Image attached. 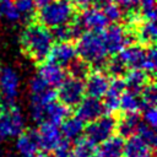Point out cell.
<instances>
[{"label":"cell","mask_w":157,"mask_h":157,"mask_svg":"<svg viewBox=\"0 0 157 157\" xmlns=\"http://www.w3.org/2000/svg\"><path fill=\"white\" fill-rule=\"evenodd\" d=\"M157 66V54H156V49L155 45H147L146 48V59H145V64H144V71H146L147 74L153 75L155 70Z\"/></svg>","instance_id":"cell-32"},{"label":"cell","mask_w":157,"mask_h":157,"mask_svg":"<svg viewBox=\"0 0 157 157\" xmlns=\"http://www.w3.org/2000/svg\"><path fill=\"white\" fill-rule=\"evenodd\" d=\"M58 87L56 97L59 98V102L65 104L67 108L76 107L85 97V83L80 78L72 76L65 77Z\"/></svg>","instance_id":"cell-7"},{"label":"cell","mask_w":157,"mask_h":157,"mask_svg":"<svg viewBox=\"0 0 157 157\" xmlns=\"http://www.w3.org/2000/svg\"><path fill=\"white\" fill-rule=\"evenodd\" d=\"M117 128V119L112 115H102L93 121H90L85 128L83 132L86 139H88L94 145L102 144L109 136H112Z\"/></svg>","instance_id":"cell-8"},{"label":"cell","mask_w":157,"mask_h":157,"mask_svg":"<svg viewBox=\"0 0 157 157\" xmlns=\"http://www.w3.org/2000/svg\"><path fill=\"white\" fill-rule=\"evenodd\" d=\"M20 80L16 71L9 66L0 69V103L1 109L15 107V101L18 94Z\"/></svg>","instance_id":"cell-5"},{"label":"cell","mask_w":157,"mask_h":157,"mask_svg":"<svg viewBox=\"0 0 157 157\" xmlns=\"http://www.w3.org/2000/svg\"><path fill=\"white\" fill-rule=\"evenodd\" d=\"M0 109H1V103H0Z\"/></svg>","instance_id":"cell-41"},{"label":"cell","mask_w":157,"mask_h":157,"mask_svg":"<svg viewBox=\"0 0 157 157\" xmlns=\"http://www.w3.org/2000/svg\"><path fill=\"white\" fill-rule=\"evenodd\" d=\"M38 76L50 87H58L66 77L65 71L61 66H59L52 61H45V60L43 63H40V65H39Z\"/></svg>","instance_id":"cell-16"},{"label":"cell","mask_w":157,"mask_h":157,"mask_svg":"<svg viewBox=\"0 0 157 157\" xmlns=\"http://www.w3.org/2000/svg\"><path fill=\"white\" fill-rule=\"evenodd\" d=\"M125 157H152V148L148 147L136 134L128 137L124 145Z\"/></svg>","instance_id":"cell-19"},{"label":"cell","mask_w":157,"mask_h":157,"mask_svg":"<svg viewBox=\"0 0 157 157\" xmlns=\"http://www.w3.org/2000/svg\"><path fill=\"white\" fill-rule=\"evenodd\" d=\"M34 157H49V156H48V155H45V153H39V155L37 153Z\"/></svg>","instance_id":"cell-39"},{"label":"cell","mask_w":157,"mask_h":157,"mask_svg":"<svg viewBox=\"0 0 157 157\" xmlns=\"http://www.w3.org/2000/svg\"><path fill=\"white\" fill-rule=\"evenodd\" d=\"M124 137L120 135H112L101 144L99 153L103 157H123L124 156Z\"/></svg>","instance_id":"cell-20"},{"label":"cell","mask_w":157,"mask_h":157,"mask_svg":"<svg viewBox=\"0 0 157 157\" xmlns=\"http://www.w3.org/2000/svg\"><path fill=\"white\" fill-rule=\"evenodd\" d=\"M50 0H34V2H36V6H42V5H44V4H47V2H49Z\"/></svg>","instance_id":"cell-38"},{"label":"cell","mask_w":157,"mask_h":157,"mask_svg":"<svg viewBox=\"0 0 157 157\" xmlns=\"http://www.w3.org/2000/svg\"><path fill=\"white\" fill-rule=\"evenodd\" d=\"M144 123L148 124L152 128H156V125H157V112H156L155 107L144 108Z\"/></svg>","instance_id":"cell-36"},{"label":"cell","mask_w":157,"mask_h":157,"mask_svg":"<svg viewBox=\"0 0 157 157\" xmlns=\"http://www.w3.org/2000/svg\"><path fill=\"white\" fill-rule=\"evenodd\" d=\"M119 59L126 66V69H144L145 59H146V48L141 44H131L126 45L118 54Z\"/></svg>","instance_id":"cell-13"},{"label":"cell","mask_w":157,"mask_h":157,"mask_svg":"<svg viewBox=\"0 0 157 157\" xmlns=\"http://www.w3.org/2000/svg\"><path fill=\"white\" fill-rule=\"evenodd\" d=\"M74 18L75 6L69 0H50L42 5L38 12V21L47 28L66 25Z\"/></svg>","instance_id":"cell-3"},{"label":"cell","mask_w":157,"mask_h":157,"mask_svg":"<svg viewBox=\"0 0 157 157\" xmlns=\"http://www.w3.org/2000/svg\"><path fill=\"white\" fill-rule=\"evenodd\" d=\"M76 21L83 31L102 32L108 26V20L99 7H85L83 11L76 17Z\"/></svg>","instance_id":"cell-10"},{"label":"cell","mask_w":157,"mask_h":157,"mask_svg":"<svg viewBox=\"0 0 157 157\" xmlns=\"http://www.w3.org/2000/svg\"><path fill=\"white\" fill-rule=\"evenodd\" d=\"M152 78L150 77V75L141 70V69H131L129 72H125V90L134 92V93H139L142 91V88L151 81Z\"/></svg>","instance_id":"cell-18"},{"label":"cell","mask_w":157,"mask_h":157,"mask_svg":"<svg viewBox=\"0 0 157 157\" xmlns=\"http://www.w3.org/2000/svg\"><path fill=\"white\" fill-rule=\"evenodd\" d=\"M119 108H121L125 113H139L142 109L140 94L125 90L120 96Z\"/></svg>","instance_id":"cell-24"},{"label":"cell","mask_w":157,"mask_h":157,"mask_svg":"<svg viewBox=\"0 0 157 157\" xmlns=\"http://www.w3.org/2000/svg\"><path fill=\"white\" fill-rule=\"evenodd\" d=\"M38 146L43 151H53L63 140L60 129L58 125L49 121H42L36 130Z\"/></svg>","instance_id":"cell-9"},{"label":"cell","mask_w":157,"mask_h":157,"mask_svg":"<svg viewBox=\"0 0 157 157\" xmlns=\"http://www.w3.org/2000/svg\"><path fill=\"white\" fill-rule=\"evenodd\" d=\"M53 36L49 29L40 22L29 23L21 34L22 52L34 60L36 63H43L52 49Z\"/></svg>","instance_id":"cell-1"},{"label":"cell","mask_w":157,"mask_h":157,"mask_svg":"<svg viewBox=\"0 0 157 157\" xmlns=\"http://www.w3.org/2000/svg\"><path fill=\"white\" fill-rule=\"evenodd\" d=\"M69 115V108L61 102L53 101L44 107V121L59 125Z\"/></svg>","instance_id":"cell-22"},{"label":"cell","mask_w":157,"mask_h":157,"mask_svg":"<svg viewBox=\"0 0 157 157\" xmlns=\"http://www.w3.org/2000/svg\"><path fill=\"white\" fill-rule=\"evenodd\" d=\"M114 1L121 10L123 12H136L139 9V0H112Z\"/></svg>","instance_id":"cell-35"},{"label":"cell","mask_w":157,"mask_h":157,"mask_svg":"<svg viewBox=\"0 0 157 157\" xmlns=\"http://www.w3.org/2000/svg\"><path fill=\"white\" fill-rule=\"evenodd\" d=\"M0 15L10 22H16L21 18L12 0H0Z\"/></svg>","instance_id":"cell-28"},{"label":"cell","mask_w":157,"mask_h":157,"mask_svg":"<svg viewBox=\"0 0 157 157\" xmlns=\"http://www.w3.org/2000/svg\"><path fill=\"white\" fill-rule=\"evenodd\" d=\"M148 147L153 148L156 145V132H155V128L150 126L148 124L141 121L140 125L137 126V130L135 132Z\"/></svg>","instance_id":"cell-27"},{"label":"cell","mask_w":157,"mask_h":157,"mask_svg":"<svg viewBox=\"0 0 157 157\" xmlns=\"http://www.w3.org/2000/svg\"><path fill=\"white\" fill-rule=\"evenodd\" d=\"M105 109L99 98L86 97L76 105V117L83 123H90L104 114Z\"/></svg>","instance_id":"cell-11"},{"label":"cell","mask_w":157,"mask_h":157,"mask_svg":"<svg viewBox=\"0 0 157 157\" xmlns=\"http://www.w3.org/2000/svg\"><path fill=\"white\" fill-rule=\"evenodd\" d=\"M125 91V82L121 77H114L112 81H109L108 90L105 92L104 97V109L108 112H115L119 108V101L121 93Z\"/></svg>","instance_id":"cell-17"},{"label":"cell","mask_w":157,"mask_h":157,"mask_svg":"<svg viewBox=\"0 0 157 157\" xmlns=\"http://www.w3.org/2000/svg\"><path fill=\"white\" fill-rule=\"evenodd\" d=\"M26 129V119L16 107L4 109L0 113V141L17 137Z\"/></svg>","instance_id":"cell-4"},{"label":"cell","mask_w":157,"mask_h":157,"mask_svg":"<svg viewBox=\"0 0 157 157\" xmlns=\"http://www.w3.org/2000/svg\"><path fill=\"white\" fill-rule=\"evenodd\" d=\"M115 55H117V54H115ZM104 67H105L107 72H108L109 75H112L113 77H121L123 75H125V72H126V70H128L126 66L123 64V61L119 59L118 55L114 56V58L110 59V60H107Z\"/></svg>","instance_id":"cell-31"},{"label":"cell","mask_w":157,"mask_h":157,"mask_svg":"<svg viewBox=\"0 0 157 157\" xmlns=\"http://www.w3.org/2000/svg\"><path fill=\"white\" fill-rule=\"evenodd\" d=\"M140 98L142 102V109L147 107H155L157 101V92H156V85L153 80H151L140 92Z\"/></svg>","instance_id":"cell-26"},{"label":"cell","mask_w":157,"mask_h":157,"mask_svg":"<svg viewBox=\"0 0 157 157\" xmlns=\"http://www.w3.org/2000/svg\"><path fill=\"white\" fill-rule=\"evenodd\" d=\"M102 38H103L107 53L110 55L118 54L134 39L130 29L119 25L105 27L102 31Z\"/></svg>","instance_id":"cell-6"},{"label":"cell","mask_w":157,"mask_h":157,"mask_svg":"<svg viewBox=\"0 0 157 157\" xmlns=\"http://www.w3.org/2000/svg\"><path fill=\"white\" fill-rule=\"evenodd\" d=\"M83 130H85L83 121L80 120L77 117H71V118H66L61 123L60 132H61V136H64L65 140L70 142L80 139L83 134Z\"/></svg>","instance_id":"cell-23"},{"label":"cell","mask_w":157,"mask_h":157,"mask_svg":"<svg viewBox=\"0 0 157 157\" xmlns=\"http://www.w3.org/2000/svg\"><path fill=\"white\" fill-rule=\"evenodd\" d=\"M90 157H103L101 153H93L92 156H90Z\"/></svg>","instance_id":"cell-40"},{"label":"cell","mask_w":157,"mask_h":157,"mask_svg":"<svg viewBox=\"0 0 157 157\" xmlns=\"http://www.w3.org/2000/svg\"><path fill=\"white\" fill-rule=\"evenodd\" d=\"M20 16L22 17H31L34 13L36 10V2L34 0H15L13 1Z\"/></svg>","instance_id":"cell-33"},{"label":"cell","mask_w":157,"mask_h":157,"mask_svg":"<svg viewBox=\"0 0 157 157\" xmlns=\"http://www.w3.org/2000/svg\"><path fill=\"white\" fill-rule=\"evenodd\" d=\"M15 148L21 157H34L39 150L36 130H28L20 134L16 139Z\"/></svg>","instance_id":"cell-15"},{"label":"cell","mask_w":157,"mask_h":157,"mask_svg":"<svg viewBox=\"0 0 157 157\" xmlns=\"http://www.w3.org/2000/svg\"><path fill=\"white\" fill-rule=\"evenodd\" d=\"M76 53L90 66L104 67L107 63V49L102 38V32L94 31H83L77 38Z\"/></svg>","instance_id":"cell-2"},{"label":"cell","mask_w":157,"mask_h":157,"mask_svg":"<svg viewBox=\"0 0 157 157\" xmlns=\"http://www.w3.org/2000/svg\"><path fill=\"white\" fill-rule=\"evenodd\" d=\"M102 9V11H103V13H104V16L107 17V20H108V22H118V21H120L121 18H123V10L114 2V1H108V2H105L103 6H101Z\"/></svg>","instance_id":"cell-29"},{"label":"cell","mask_w":157,"mask_h":157,"mask_svg":"<svg viewBox=\"0 0 157 157\" xmlns=\"http://www.w3.org/2000/svg\"><path fill=\"white\" fill-rule=\"evenodd\" d=\"M69 70H70V76L82 80V78H86V76L90 74V64H87L82 59H78V60L75 59L69 65Z\"/></svg>","instance_id":"cell-30"},{"label":"cell","mask_w":157,"mask_h":157,"mask_svg":"<svg viewBox=\"0 0 157 157\" xmlns=\"http://www.w3.org/2000/svg\"><path fill=\"white\" fill-rule=\"evenodd\" d=\"M74 6H76V7H82V9H85V7H87L90 4H92V2H94V0H69Z\"/></svg>","instance_id":"cell-37"},{"label":"cell","mask_w":157,"mask_h":157,"mask_svg":"<svg viewBox=\"0 0 157 157\" xmlns=\"http://www.w3.org/2000/svg\"><path fill=\"white\" fill-rule=\"evenodd\" d=\"M141 121L142 120L139 113H126L119 120H117L115 130H118V135H120L121 137H129L136 132L137 126Z\"/></svg>","instance_id":"cell-21"},{"label":"cell","mask_w":157,"mask_h":157,"mask_svg":"<svg viewBox=\"0 0 157 157\" xmlns=\"http://www.w3.org/2000/svg\"><path fill=\"white\" fill-rule=\"evenodd\" d=\"M76 48L71 42H58L52 45L49 52V61L65 67L69 66L76 59Z\"/></svg>","instance_id":"cell-12"},{"label":"cell","mask_w":157,"mask_h":157,"mask_svg":"<svg viewBox=\"0 0 157 157\" xmlns=\"http://www.w3.org/2000/svg\"><path fill=\"white\" fill-rule=\"evenodd\" d=\"M109 86V78L102 71H93L86 76L85 83V93L90 97L102 98Z\"/></svg>","instance_id":"cell-14"},{"label":"cell","mask_w":157,"mask_h":157,"mask_svg":"<svg viewBox=\"0 0 157 157\" xmlns=\"http://www.w3.org/2000/svg\"><path fill=\"white\" fill-rule=\"evenodd\" d=\"M53 157H72V151L67 140H61L60 144L53 150Z\"/></svg>","instance_id":"cell-34"},{"label":"cell","mask_w":157,"mask_h":157,"mask_svg":"<svg viewBox=\"0 0 157 157\" xmlns=\"http://www.w3.org/2000/svg\"><path fill=\"white\" fill-rule=\"evenodd\" d=\"M0 157H1V156H0Z\"/></svg>","instance_id":"cell-42"},{"label":"cell","mask_w":157,"mask_h":157,"mask_svg":"<svg viewBox=\"0 0 157 157\" xmlns=\"http://www.w3.org/2000/svg\"><path fill=\"white\" fill-rule=\"evenodd\" d=\"M72 151V157H90L94 153V144L88 139H77Z\"/></svg>","instance_id":"cell-25"}]
</instances>
